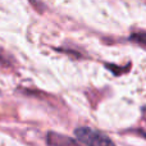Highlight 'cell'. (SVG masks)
<instances>
[{
    "label": "cell",
    "mask_w": 146,
    "mask_h": 146,
    "mask_svg": "<svg viewBox=\"0 0 146 146\" xmlns=\"http://www.w3.org/2000/svg\"><path fill=\"white\" fill-rule=\"evenodd\" d=\"M74 136L83 146H117L108 135L91 127H78Z\"/></svg>",
    "instance_id": "cell-1"
},
{
    "label": "cell",
    "mask_w": 146,
    "mask_h": 146,
    "mask_svg": "<svg viewBox=\"0 0 146 146\" xmlns=\"http://www.w3.org/2000/svg\"><path fill=\"white\" fill-rule=\"evenodd\" d=\"M46 142L49 146H82L77 139H72L58 132H49L46 136Z\"/></svg>",
    "instance_id": "cell-2"
},
{
    "label": "cell",
    "mask_w": 146,
    "mask_h": 146,
    "mask_svg": "<svg viewBox=\"0 0 146 146\" xmlns=\"http://www.w3.org/2000/svg\"><path fill=\"white\" fill-rule=\"evenodd\" d=\"M129 41L146 50V32L145 31H135V32H132L131 36H129Z\"/></svg>",
    "instance_id": "cell-3"
},
{
    "label": "cell",
    "mask_w": 146,
    "mask_h": 146,
    "mask_svg": "<svg viewBox=\"0 0 146 146\" xmlns=\"http://www.w3.org/2000/svg\"><path fill=\"white\" fill-rule=\"evenodd\" d=\"M14 60H13L12 55H9L8 53H5V50H3L0 48V67H4V68H10L13 66Z\"/></svg>",
    "instance_id": "cell-4"
}]
</instances>
